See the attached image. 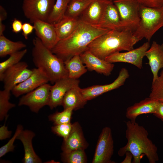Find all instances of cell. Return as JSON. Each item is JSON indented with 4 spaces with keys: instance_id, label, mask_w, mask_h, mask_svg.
Returning a JSON list of instances; mask_svg holds the SVG:
<instances>
[{
    "instance_id": "1",
    "label": "cell",
    "mask_w": 163,
    "mask_h": 163,
    "mask_svg": "<svg viewBox=\"0 0 163 163\" xmlns=\"http://www.w3.org/2000/svg\"><path fill=\"white\" fill-rule=\"evenodd\" d=\"M110 30L91 25L80 20L74 31L67 38L59 40L51 50L65 62L75 56L80 55L88 50V45L93 40Z\"/></svg>"
},
{
    "instance_id": "2",
    "label": "cell",
    "mask_w": 163,
    "mask_h": 163,
    "mask_svg": "<svg viewBox=\"0 0 163 163\" xmlns=\"http://www.w3.org/2000/svg\"><path fill=\"white\" fill-rule=\"evenodd\" d=\"M126 137L127 142L125 145L120 149L118 155L122 157L126 152H130L133 156V163H140L144 155L150 163L158 161L157 148L148 138L147 130L136 121L129 120L126 122Z\"/></svg>"
},
{
    "instance_id": "3",
    "label": "cell",
    "mask_w": 163,
    "mask_h": 163,
    "mask_svg": "<svg viewBox=\"0 0 163 163\" xmlns=\"http://www.w3.org/2000/svg\"><path fill=\"white\" fill-rule=\"evenodd\" d=\"M138 42L133 32L127 30H110L93 40L88 50L97 57L105 60L108 56L122 51L134 49Z\"/></svg>"
},
{
    "instance_id": "4",
    "label": "cell",
    "mask_w": 163,
    "mask_h": 163,
    "mask_svg": "<svg viewBox=\"0 0 163 163\" xmlns=\"http://www.w3.org/2000/svg\"><path fill=\"white\" fill-rule=\"evenodd\" d=\"M32 60L34 66L41 69L54 84L59 80L68 77L64 61L45 46L37 37L33 40Z\"/></svg>"
},
{
    "instance_id": "5",
    "label": "cell",
    "mask_w": 163,
    "mask_h": 163,
    "mask_svg": "<svg viewBox=\"0 0 163 163\" xmlns=\"http://www.w3.org/2000/svg\"><path fill=\"white\" fill-rule=\"evenodd\" d=\"M140 21L133 35L139 41L145 38L150 41L154 34L163 27V6L152 8L141 5Z\"/></svg>"
},
{
    "instance_id": "6",
    "label": "cell",
    "mask_w": 163,
    "mask_h": 163,
    "mask_svg": "<svg viewBox=\"0 0 163 163\" xmlns=\"http://www.w3.org/2000/svg\"><path fill=\"white\" fill-rule=\"evenodd\" d=\"M113 2L118 10L124 29L133 33L140 21L141 5L136 0H116Z\"/></svg>"
},
{
    "instance_id": "7",
    "label": "cell",
    "mask_w": 163,
    "mask_h": 163,
    "mask_svg": "<svg viewBox=\"0 0 163 163\" xmlns=\"http://www.w3.org/2000/svg\"><path fill=\"white\" fill-rule=\"evenodd\" d=\"M55 0H23L22 9L24 15L33 23L40 20L47 22Z\"/></svg>"
},
{
    "instance_id": "8",
    "label": "cell",
    "mask_w": 163,
    "mask_h": 163,
    "mask_svg": "<svg viewBox=\"0 0 163 163\" xmlns=\"http://www.w3.org/2000/svg\"><path fill=\"white\" fill-rule=\"evenodd\" d=\"M51 87L50 84H44L25 94L20 99L18 106H27L31 111L37 113L41 108L48 105Z\"/></svg>"
},
{
    "instance_id": "9",
    "label": "cell",
    "mask_w": 163,
    "mask_h": 163,
    "mask_svg": "<svg viewBox=\"0 0 163 163\" xmlns=\"http://www.w3.org/2000/svg\"><path fill=\"white\" fill-rule=\"evenodd\" d=\"M113 141L111 129L104 128L99 136L92 163H113L111 158L114 151Z\"/></svg>"
},
{
    "instance_id": "10",
    "label": "cell",
    "mask_w": 163,
    "mask_h": 163,
    "mask_svg": "<svg viewBox=\"0 0 163 163\" xmlns=\"http://www.w3.org/2000/svg\"><path fill=\"white\" fill-rule=\"evenodd\" d=\"M150 47L149 42L144 43L140 46L125 52L114 53L106 57L105 60L110 62L127 63L133 65L139 69L143 67L142 60L146 51Z\"/></svg>"
},
{
    "instance_id": "11",
    "label": "cell",
    "mask_w": 163,
    "mask_h": 163,
    "mask_svg": "<svg viewBox=\"0 0 163 163\" xmlns=\"http://www.w3.org/2000/svg\"><path fill=\"white\" fill-rule=\"evenodd\" d=\"M28 65L20 61L7 69L4 73L2 81L4 89L11 91L16 86L23 82L31 74L33 70L28 68Z\"/></svg>"
},
{
    "instance_id": "12",
    "label": "cell",
    "mask_w": 163,
    "mask_h": 163,
    "mask_svg": "<svg viewBox=\"0 0 163 163\" xmlns=\"http://www.w3.org/2000/svg\"><path fill=\"white\" fill-rule=\"evenodd\" d=\"M129 76L128 70L123 68L120 70L117 78L111 83L104 85H94L81 88L83 97L87 101L105 93L118 88L124 84Z\"/></svg>"
},
{
    "instance_id": "13",
    "label": "cell",
    "mask_w": 163,
    "mask_h": 163,
    "mask_svg": "<svg viewBox=\"0 0 163 163\" xmlns=\"http://www.w3.org/2000/svg\"><path fill=\"white\" fill-rule=\"evenodd\" d=\"M78 79L69 77L61 79L51 86L49 103L48 105L53 109L62 105V100L66 93L70 89L79 86Z\"/></svg>"
},
{
    "instance_id": "14",
    "label": "cell",
    "mask_w": 163,
    "mask_h": 163,
    "mask_svg": "<svg viewBox=\"0 0 163 163\" xmlns=\"http://www.w3.org/2000/svg\"><path fill=\"white\" fill-rule=\"evenodd\" d=\"M32 70L28 78L16 86L11 91L15 97L25 94L50 82L48 77L41 69L37 68Z\"/></svg>"
},
{
    "instance_id": "15",
    "label": "cell",
    "mask_w": 163,
    "mask_h": 163,
    "mask_svg": "<svg viewBox=\"0 0 163 163\" xmlns=\"http://www.w3.org/2000/svg\"><path fill=\"white\" fill-rule=\"evenodd\" d=\"M110 2L108 0H93L81 14L79 19L86 23L97 26Z\"/></svg>"
},
{
    "instance_id": "16",
    "label": "cell",
    "mask_w": 163,
    "mask_h": 163,
    "mask_svg": "<svg viewBox=\"0 0 163 163\" xmlns=\"http://www.w3.org/2000/svg\"><path fill=\"white\" fill-rule=\"evenodd\" d=\"M33 24L37 37L51 50L59 41L54 24L40 20L35 21Z\"/></svg>"
},
{
    "instance_id": "17",
    "label": "cell",
    "mask_w": 163,
    "mask_h": 163,
    "mask_svg": "<svg viewBox=\"0 0 163 163\" xmlns=\"http://www.w3.org/2000/svg\"><path fill=\"white\" fill-rule=\"evenodd\" d=\"M80 56L83 63L90 71H94L108 76L114 69V65L113 63L97 57L88 50L81 53Z\"/></svg>"
},
{
    "instance_id": "18",
    "label": "cell",
    "mask_w": 163,
    "mask_h": 163,
    "mask_svg": "<svg viewBox=\"0 0 163 163\" xmlns=\"http://www.w3.org/2000/svg\"><path fill=\"white\" fill-rule=\"evenodd\" d=\"M72 124L69 135L66 139L63 140L61 147L62 152H68L78 149L85 150L88 146L79 123L77 122Z\"/></svg>"
},
{
    "instance_id": "19",
    "label": "cell",
    "mask_w": 163,
    "mask_h": 163,
    "mask_svg": "<svg viewBox=\"0 0 163 163\" xmlns=\"http://www.w3.org/2000/svg\"><path fill=\"white\" fill-rule=\"evenodd\" d=\"M145 56L148 60V64L153 75L152 82L158 76V72L163 69V43L159 44L153 41L146 51Z\"/></svg>"
},
{
    "instance_id": "20",
    "label": "cell",
    "mask_w": 163,
    "mask_h": 163,
    "mask_svg": "<svg viewBox=\"0 0 163 163\" xmlns=\"http://www.w3.org/2000/svg\"><path fill=\"white\" fill-rule=\"evenodd\" d=\"M158 102V101L149 97L146 98L128 107L126 110V116L130 121L134 122L137 117L140 115L153 114L156 110Z\"/></svg>"
},
{
    "instance_id": "21",
    "label": "cell",
    "mask_w": 163,
    "mask_h": 163,
    "mask_svg": "<svg viewBox=\"0 0 163 163\" xmlns=\"http://www.w3.org/2000/svg\"><path fill=\"white\" fill-rule=\"evenodd\" d=\"M97 27L110 30L125 29L118 10L113 2L108 4L99 24Z\"/></svg>"
},
{
    "instance_id": "22",
    "label": "cell",
    "mask_w": 163,
    "mask_h": 163,
    "mask_svg": "<svg viewBox=\"0 0 163 163\" xmlns=\"http://www.w3.org/2000/svg\"><path fill=\"white\" fill-rule=\"evenodd\" d=\"M35 133L29 130H23L17 137L23 144L24 152L22 161L24 163H41V159L35 152L32 144Z\"/></svg>"
},
{
    "instance_id": "23",
    "label": "cell",
    "mask_w": 163,
    "mask_h": 163,
    "mask_svg": "<svg viewBox=\"0 0 163 163\" xmlns=\"http://www.w3.org/2000/svg\"><path fill=\"white\" fill-rule=\"evenodd\" d=\"M87 101L84 98L79 86L68 91L63 97L62 105L64 109L72 108L74 110L83 108Z\"/></svg>"
},
{
    "instance_id": "24",
    "label": "cell",
    "mask_w": 163,
    "mask_h": 163,
    "mask_svg": "<svg viewBox=\"0 0 163 163\" xmlns=\"http://www.w3.org/2000/svg\"><path fill=\"white\" fill-rule=\"evenodd\" d=\"M80 21L79 18L64 15L59 22L54 24L59 40L70 36L76 29Z\"/></svg>"
},
{
    "instance_id": "25",
    "label": "cell",
    "mask_w": 163,
    "mask_h": 163,
    "mask_svg": "<svg viewBox=\"0 0 163 163\" xmlns=\"http://www.w3.org/2000/svg\"><path fill=\"white\" fill-rule=\"evenodd\" d=\"M64 63L69 78L78 79L87 72L86 67L84 65L79 55L74 56Z\"/></svg>"
},
{
    "instance_id": "26",
    "label": "cell",
    "mask_w": 163,
    "mask_h": 163,
    "mask_svg": "<svg viewBox=\"0 0 163 163\" xmlns=\"http://www.w3.org/2000/svg\"><path fill=\"white\" fill-rule=\"evenodd\" d=\"M26 45L21 41H13L5 37L0 36V57L3 58L26 47Z\"/></svg>"
},
{
    "instance_id": "27",
    "label": "cell",
    "mask_w": 163,
    "mask_h": 163,
    "mask_svg": "<svg viewBox=\"0 0 163 163\" xmlns=\"http://www.w3.org/2000/svg\"><path fill=\"white\" fill-rule=\"evenodd\" d=\"M71 0H56L47 22L55 24L64 16Z\"/></svg>"
},
{
    "instance_id": "28",
    "label": "cell",
    "mask_w": 163,
    "mask_h": 163,
    "mask_svg": "<svg viewBox=\"0 0 163 163\" xmlns=\"http://www.w3.org/2000/svg\"><path fill=\"white\" fill-rule=\"evenodd\" d=\"M94 0H71L69 2L65 15L73 18L79 17Z\"/></svg>"
},
{
    "instance_id": "29",
    "label": "cell",
    "mask_w": 163,
    "mask_h": 163,
    "mask_svg": "<svg viewBox=\"0 0 163 163\" xmlns=\"http://www.w3.org/2000/svg\"><path fill=\"white\" fill-rule=\"evenodd\" d=\"M27 51V49L16 52L10 56L5 60L0 63V80L2 82L3 75L8 68L21 61Z\"/></svg>"
},
{
    "instance_id": "30",
    "label": "cell",
    "mask_w": 163,
    "mask_h": 163,
    "mask_svg": "<svg viewBox=\"0 0 163 163\" xmlns=\"http://www.w3.org/2000/svg\"><path fill=\"white\" fill-rule=\"evenodd\" d=\"M61 160L66 163H85L87 162L85 149H78L68 152H62Z\"/></svg>"
},
{
    "instance_id": "31",
    "label": "cell",
    "mask_w": 163,
    "mask_h": 163,
    "mask_svg": "<svg viewBox=\"0 0 163 163\" xmlns=\"http://www.w3.org/2000/svg\"><path fill=\"white\" fill-rule=\"evenodd\" d=\"M11 91L4 89L0 91V120L4 119L5 120L8 115L9 110L15 107V104L9 102Z\"/></svg>"
},
{
    "instance_id": "32",
    "label": "cell",
    "mask_w": 163,
    "mask_h": 163,
    "mask_svg": "<svg viewBox=\"0 0 163 163\" xmlns=\"http://www.w3.org/2000/svg\"><path fill=\"white\" fill-rule=\"evenodd\" d=\"M149 97L163 101V69H161L157 78L152 82Z\"/></svg>"
},
{
    "instance_id": "33",
    "label": "cell",
    "mask_w": 163,
    "mask_h": 163,
    "mask_svg": "<svg viewBox=\"0 0 163 163\" xmlns=\"http://www.w3.org/2000/svg\"><path fill=\"white\" fill-rule=\"evenodd\" d=\"M73 110L72 108H69L61 112H56L48 116L49 120L55 125L70 123Z\"/></svg>"
},
{
    "instance_id": "34",
    "label": "cell",
    "mask_w": 163,
    "mask_h": 163,
    "mask_svg": "<svg viewBox=\"0 0 163 163\" xmlns=\"http://www.w3.org/2000/svg\"><path fill=\"white\" fill-rule=\"evenodd\" d=\"M23 130V126L21 125H18L13 137L6 144L0 148V158L2 157L8 152H13L15 147L14 145V142Z\"/></svg>"
},
{
    "instance_id": "35",
    "label": "cell",
    "mask_w": 163,
    "mask_h": 163,
    "mask_svg": "<svg viewBox=\"0 0 163 163\" xmlns=\"http://www.w3.org/2000/svg\"><path fill=\"white\" fill-rule=\"evenodd\" d=\"M73 124L71 123L55 125L51 128L52 131L57 135L66 139L69 135L72 128Z\"/></svg>"
},
{
    "instance_id": "36",
    "label": "cell",
    "mask_w": 163,
    "mask_h": 163,
    "mask_svg": "<svg viewBox=\"0 0 163 163\" xmlns=\"http://www.w3.org/2000/svg\"><path fill=\"white\" fill-rule=\"evenodd\" d=\"M141 5L145 7L157 8L163 6V0H136Z\"/></svg>"
},
{
    "instance_id": "37",
    "label": "cell",
    "mask_w": 163,
    "mask_h": 163,
    "mask_svg": "<svg viewBox=\"0 0 163 163\" xmlns=\"http://www.w3.org/2000/svg\"><path fill=\"white\" fill-rule=\"evenodd\" d=\"M34 30V25H31L29 23H24L23 24L22 34L24 38L27 40L28 36L32 33Z\"/></svg>"
},
{
    "instance_id": "38",
    "label": "cell",
    "mask_w": 163,
    "mask_h": 163,
    "mask_svg": "<svg viewBox=\"0 0 163 163\" xmlns=\"http://www.w3.org/2000/svg\"><path fill=\"white\" fill-rule=\"evenodd\" d=\"M12 131L8 130L7 126L5 123L0 127V140H2L9 138L11 135Z\"/></svg>"
},
{
    "instance_id": "39",
    "label": "cell",
    "mask_w": 163,
    "mask_h": 163,
    "mask_svg": "<svg viewBox=\"0 0 163 163\" xmlns=\"http://www.w3.org/2000/svg\"><path fill=\"white\" fill-rule=\"evenodd\" d=\"M23 24L21 21L14 18L12 23V31L15 33H19L22 30Z\"/></svg>"
},
{
    "instance_id": "40",
    "label": "cell",
    "mask_w": 163,
    "mask_h": 163,
    "mask_svg": "<svg viewBox=\"0 0 163 163\" xmlns=\"http://www.w3.org/2000/svg\"><path fill=\"white\" fill-rule=\"evenodd\" d=\"M158 101L156 110L153 114L163 122V101Z\"/></svg>"
},
{
    "instance_id": "41",
    "label": "cell",
    "mask_w": 163,
    "mask_h": 163,
    "mask_svg": "<svg viewBox=\"0 0 163 163\" xmlns=\"http://www.w3.org/2000/svg\"><path fill=\"white\" fill-rule=\"evenodd\" d=\"M7 17V13L5 9L2 6H0V23H2V21L5 20Z\"/></svg>"
},
{
    "instance_id": "42",
    "label": "cell",
    "mask_w": 163,
    "mask_h": 163,
    "mask_svg": "<svg viewBox=\"0 0 163 163\" xmlns=\"http://www.w3.org/2000/svg\"><path fill=\"white\" fill-rule=\"evenodd\" d=\"M125 157L121 163H131L132 162L133 156L132 153L129 152H126L125 155Z\"/></svg>"
},
{
    "instance_id": "43",
    "label": "cell",
    "mask_w": 163,
    "mask_h": 163,
    "mask_svg": "<svg viewBox=\"0 0 163 163\" xmlns=\"http://www.w3.org/2000/svg\"><path fill=\"white\" fill-rule=\"evenodd\" d=\"M109 1H110V2H113L114 1L116 0H108Z\"/></svg>"
}]
</instances>
